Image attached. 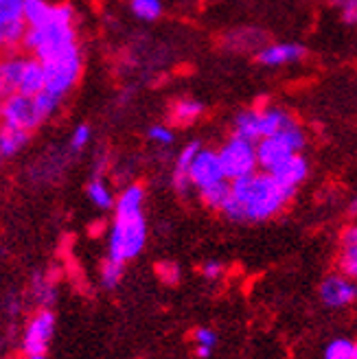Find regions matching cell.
Segmentation results:
<instances>
[{
  "mask_svg": "<svg viewBox=\"0 0 357 359\" xmlns=\"http://www.w3.org/2000/svg\"><path fill=\"white\" fill-rule=\"evenodd\" d=\"M90 128L88 125H77L73 136H70V149L73 151H81L86 145H88V140H90Z\"/></svg>",
  "mask_w": 357,
  "mask_h": 359,
  "instance_id": "f546056e",
  "label": "cell"
},
{
  "mask_svg": "<svg viewBox=\"0 0 357 359\" xmlns=\"http://www.w3.org/2000/svg\"><path fill=\"white\" fill-rule=\"evenodd\" d=\"M77 35L73 25H62V22H46L40 27H29L25 33V46L35 53L42 64L62 55V53L77 46Z\"/></svg>",
  "mask_w": 357,
  "mask_h": 359,
  "instance_id": "3957f363",
  "label": "cell"
},
{
  "mask_svg": "<svg viewBox=\"0 0 357 359\" xmlns=\"http://www.w3.org/2000/svg\"><path fill=\"white\" fill-rule=\"evenodd\" d=\"M55 333V313L50 309H42L35 313L22 335V351L25 355H44L48 342Z\"/></svg>",
  "mask_w": 357,
  "mask_h": 359,
  "instance_id": "ba28073f",
  "label": "cell"
},
{
  "mask_svg": "<svg viewBox=\"0 0 357 359\" xmlns=\"http://www.w3.org/2000/svg\"><path fill=\"white\" fill-rule=\"evenodd\" d=\"M29 142V132L20 128H11V125H0V163H5L7 158L22 151Z\"/></svg>",
  "mask_w": 357,
  "mask_h": 359,
  "instance_id": "ac0fdd59",
  "label": "cell"
},
{
  "mask_svg": "<svg viewBox=\"0 0 357 359\" xmlns=\"http://www.w3.org/2000/svg\"><path fill=\"white\" fill-rule=\"evenodd\" d=\"M217 156H220V165H222L226 180H237V177L255 173L259 169L257 142H250L239 136H230L217 151Z\"/></svg>",
  "mask_w": 357,
  "mask_h": 359,
  "instance_id": "8992f818",
  "label": "cell"
},
{
  "mask_svg": "<svg viewBox=\"0 0 357 359\" xmlns=\"http://www.w3.org/2000/svg\"><path fill=\"white\" fill-rule=\"evenodd\" d=\"M349 212H351V215H357V197H355V200L351 202V206H349Z\"/></svg>",
  "mask_w": 357,
  "mask_h": 359,
  "instance_id": "8d00e7d4",
  "label": "cell"
},
{
  "mask_svg": "<svg viewBox=\"0 0 357 359\" xmlns=\"http://www.w3.org/2000/svg\"><path fill=\"white\" fill-rule=\"evenodd\" d=\"M123 269H125V263H119L114 259H105L103 265H101V285L105 290H114V287L121 283L123 278Z\"/></svg>",
  "mask_w": 357,
  "mask_h": 359,
  "instance_id": "d4e9b609",
  "label": "cell"
},
{
  "mask_svg": "<svg viewBox=\"0 0 357 359\" xmlns=\"http://www.w3.org/2000/svg\"><path fill=\"white\" fill-rule=\"evenodd\" d=\"M46 86V73H44V64L33 57L25 62V70H22V77L20 83H18V93L35 97L38 93H42Z\"/></svg>",
  "mask_w": 357,
  "mask_h": 359,
  "instance_id": "e0dca14e",
  "label": "cell"
},
{
  "mask_svg": "<svg viewBox=\"0 0 357 359\" xmlns=\"http://www.w3.org/2000/svg\"><path fill=\"white\" fill-rule=\"evenodd\" d=\"M142 202H145V189H142L140 184H130L119 195V200L114 202V212L116 215L142 212Z\"/></svg>",
  "mask_w": 357,
  "mask_h": 359,
  "instance_id": "ffe728a7",
  "label": "cell"
},
{
  "mask_svg": "<svg viewBox=\"0 0 357 359\" xmlns=\"http://www.w3.org/2000/svg\"><path fill=\"white\" fill-rule=\"evenodd\" d=\"M307 147V136L300 130V125L294 123L272 136H265L257 142V160L263 171L270 173L281 163H285L294 154H300Z\"/></svg>",
  "mask_w": 357,
  "mask_h": 359,
  "instance_id": "277c9868",
  "label": "cell"
},
{
  "mask_svg": "<svg viewBox=\"0 0 357 359\" xmlns=\"http://www.w3.org/2000/svg\"><path fill=\"white\" fill-rule=\"evenodd\" d=\"M294 197L292 191L281 187L272 173L255 171L250 175L230 180V195L220 212L230 222H265L278 215Z\"/></svg>",
  "mask_w": 357,
  "mask_h": 359,
  "instance_id": "6da1fadb",
  "label": "cell"
},
{
  "mask_svg": "<svg viewBox=\"0 0 357 359\" xmlns=\"http://www.w3.org/2000/svg\"><path fill=\"white\" fill-rule=\"evenodd\" d=\"M320 298L327 307H346V304H353L357 300V285L349 276H327L320 285Z\"/></svg>",
  "mask_w": 357,
  "mask_h": 359,
  "instance_id": "8fae6325",
  "label": "cell"
},
{
  "mask_svg": "<svg viewBox=\"0 0 357 359\" xmlns=\"http://www.w3.org/2000/svg\"><path fill=\"white\" fill-rule=\"evenodd\" d=\"M270 173L281 187L296 193V189L305 182L307 175H309V163H307V158L302 154H294L292 158H288L285 163H281Z\"/></svg>",
  "mask_w": 357,
  "mask_h": 359,
  "instance_id": "4fadbf2b",
  "label": "cell"
},
{
  "mask_svg": "<svg viewBox=\"0 0 357 359\" xmlns=\"http://www.w3.org/2000/svg\"><path fill=\"white\" fill-rule=\"evenodd\" d=\"M15 90L9 86V81H7V77H5V70H3V64H0V101L3 99H7L9 95H13Z\"/></svg>",
  "mask_w": 357,
  "mask_h": 359,
  "instance_id": "e575fe53",
  "label": "cell"
},
{
  "mask_svg": "<svg viewBox=\"0 0 357 359\" xmlns=\"http://www.w3.org/2000/svg\"><path fill=\"white\" fill-rule=\"evenodd\" d=\"M25 0H0V35H3V46H15L25 40L27 22L22 18Z\"/></svg>",
  "mask_w": 357,
  "mask_h": 359,
  "instance_id": "9c48e42d",
  "label": "cell"
},
{
  "mask_svg": "<svg viewBox=\"0 0 357 359\" xmlns=\"http://www.w3.org/2000/svg\"><path fill=\"white\" fill-rule=\"evenodd\" d=\"M307 57V48L296 42H278V44H265L257 53V62L265 68H278Z\"/></svg>",
  "mask_w": 357,
  "mask_h": 359,
  "instance_id": "7c38bea8",
  "label": "cell"
},
{
  "mask_svg": "<svg viewBox=\"0 0 357 359\" xmlns=\"http://www.w3.org/2000/svg\"><path fill=\"white\" fill-rule=\"evenodd\" d=\"M294 123L296 118L288 110H283V107H276V105L261 107V110H257V136L261 140L265 136H272L285 128H290Z\"/></svg>",
  "mask_w": 357,
  "mask_h": 359,
  "instance_id": "5bb4252c",
  "label": "cell"
},
{
  "mask_svg": "<svg viewBox=\"0 0 357 359\" xmlns=\"http://www.w3.org/2000/svg\"><path fill=\"white\" fill-rule=\"evenodd\" d=\"M158 274H160V278H163L165 283H169V285L180 280V269H177L175 263H160L158 265Z\"/></svg>",
  "mask_w": 357,
  "mask_h": 359,
  "instance_id": "1f68e13d",
  "label": "cell"
},
{
  "mask_svg": "<svg viewBox=\"0 0 357 359\" xmlns=\"http://www.w3.org/2000/svg\"><path fill=\"white\" fill-rule=\"evenodd\" d=\"M86 195H88V200H90L97 208H103V210H108L114 206V195L110 193V189L105 187V182L101 177L95 175V180H90L86 187Z\"/></svg>",
  "mask_w": 357,
  "mask_h": 359,
  "instance_id": "603a6c76",
  "label": "cell"
},
{
  "mask_svg": "<svg viewBox=\"0 0 357 359\" xmlns=\"http://www.w3.org/2000/svg\"><path fill=\"white\" fill-rule=\"evenodd\" d=\"M195 353H198L200 359H208L210 353H213V348H210V346H198V351H195Z\"/></svg>",
  "mask_w": 357,
  "mask_h": 359,
  "instance_id": "d590c367",
  "label": "cell"
},
{
  "mask_svg": "<svg viewBox=\"0 0 357 359\" xmlns=\"http://www.w3.org/2000/svg\"><path fill=\"white\" fill-rule=\"evenodd\" d=\"M228 195H230V180H222V182L210 184V187L200 191L202 202L213 210H222V206L228 200Z\"/></svg>",
  "mask_w": 357,
  "mask_h": 359,
  "instance_id": "cb8c5ba5",
  "label": "cell"
},
{
  "mask_svg": "<svg viewBox=\"0 0 357 359\" xmlns=\"http://www.w3.org/2000/svg\"><path fill=\"white\" fill-rule=\"evenodd\" d=\"M189 180H191V187H195L198 191L226 180V175L222 171V165H220L217 151L200 149L198 156H195V160H193L191 169H189Z\"/></svg>",
  "mask_w": 357,
  "mask_h": 359,
  "instance_id": "30bf717a",
  "label": "cell"
},
{
  "mask_svg": "<svg viewBox=\"0 0 357 359\" xmlns=\"http://www.w3.org/2000/svg\"><path fill=\"white\" fill-rule=\"evenodd\" d=\"M25 359H46L44 355H27Z\"/></svg>",
  "mask_w": 357,
  "mask_h": 359,
  "instance_id": "74e56055",
  "label": "cell"
},
{
  "mask_svg": "<svg viewBox=\"0 0 357 359\" xmlns=\"http://www.w3.org/2000/svg\"><path fill=\"white\" fill-rule=\"evenodd\" d=\"M0 46H3V35H0Z\"/></svg>",
  "mask_w": 357,
  "mask_h": 359,
  "instance_id": "ab89813d",
  "label": "cell"
},
{
  "mask_svg": "<svg viewBox=\"0 0 357 359\" xmlns=\"http://www.w3.org/2000/svg\"><path fill=\"white\" fill-rule=\"evenodd\" d=\"M351 359H357V344H355V348H353V355H351Z\"/></svg>",
  "mask_w": 357,
  "mask_h": 359,
  "instance_id": "f35d334b",
  "label": "cell"
},
{
  "mask_svg": "<svg viewBox=\"0 0 357 359\" xmlns=\"http://www.w3.org/2000/svg\"><path fill=\"white\" fill-rule=\"evenodd\" d=\"M0 112H3V103H0Z\"/></svg>",
  "mask_w": 357,
  "mask_h": 359,
  "instance_id": "60d3db41",
  "label": "cell"
},
{
  "mask_svg": "<svg viewBox=\"0 0 357 359\" xmlns=\"http://www.w3.org/2000/svg\"><path fill=\"white\" fill-rule=\"evenodd\" d=\"M50 13H53V7L46 0H25L22 18L27 27H40V25L50 22Z\"/></svg>",
  "mask_w": 357,
  "mask_h": 359,
  "instance_id": "7402d4cb",
  "label": "cell"
},
{
  "mask_svg": "<svg viewBox=\"0 0 357 359\" xmlns=\"http://www.w3.org/2000/svg\"><path fill=\"white\" fill-rule=\"evenodd\" d=\"M145 241H147V224L142 212L116 215L110 230L108 257L119 263H128L142 252Z\"/></svg>",
  "mask_w": 357,
  "mask_h": 359,
  "instance_id": "7a4b0ae2",
  "label": "cell"
},
{
  "mask_svg": "<svg viewBox=\"0 0 357 359\" xmlns=\"http://www.w3.org/2000/svg\"><path fill=\"white\" fill-rule=\"evenodd\" d=\"M222 272H224V265H222L220 261H206V263L202 265V274H204L206 278H210V280L220 278Z\"/></svg>",
  "mask_w": 357,
  "mask_h": 359,
  "instance_id": "836d02e7",
  "label": "cell"
},
{
  "mask_svg": "<svg viewBox=\"0 0 357 359\" xmlns=\"http://www.w3.org/2000/svg\"><path fill=\"white\" fill-rule=\"evenodd\" d=\"M331 5L340 11L346 25H357V0H331Z\"/></svg>",
  "mask_w": 357,
  "mask_h": 359,
  "instance_id": "f1b7e54d",
  "label": "cell"
},
{
  "mask_svg": "<svg viewBox=\"0 0 357 359\" xmlns=\"http://www.w3.org/2000/svg\"><path fill=\"white\" fill-rule=\"evenodd\" d=\"M202 149V145L198 140H191L189 145H184V149L177 154L175 158V169H173V187L177 193H187L191 189V180H189V169L193 165L195 156Z\"/></svg>",
  "mask_w": 357,
  "mask_h": 359,
  "instance_id": "2e32d148",
  "label": "cell"
},
{
  "mask_svg": "<svg viewBox=\"0 0 357 359\" xmlns=\"http://www.w3.org/2000/svg\"><path fill=\"white\" fill-rule=\"evenodd\" d=\"M35 103H38V110H40V114H42L44 121H46V118L53 116V112H55L58 107H60L62 99L55 97V95H50V93H46V90H42V93L35 95Z\"/></svg>",
  "mask_w": 357,
  "mask_h": 359,
  "instance_id": "83f0119b",
  "label": "cell"
},
{
  "mask_svg": "<svg viewBox=\"0 0 357 359\" xmlns=\"http://www.w3.org/2000/svg\"><path fill=\"white\" fill-rule=\"evenodd\" d=\"M267 35L261 29H235L228 35H224V48L226 50H237V53H259L265 46Z\"/></svg>",
  "mask_w": 357,
  "mask_h": 359,
  "instance_id": "9a60e30c",
  "label": "cell"
},
{
  "mask_svg": "<svg viewBox=\"0 0 357 359\" xmlns=\"http://www.w3.org/2000/svg\"><path fill=\"white\" fill-rule=\"evenodd\" d=\"M147 136H149V140L158 142V145H171L173 142V132L167 128V125H154V128H149Z\"/></svg>",
  "mask_w": 357,
  "mask_h": 359,
  "instance_id": "4dcf8cb0",
  "label": "cell"
},
{
  "mask_svg": "<svg viewBox=\"0 0 357 359\" xmlns=\"http://www.w3.org/2000/svg\"><path fill=\"white\" fill-rule=\"evenodd\" d=\"M353 348H355V342H351L346 337L331 339L325 348V359H351Z\"/></svg>",
  "mask_w": 357,
  "mask_h": 359,
  "instance_id": "4316f807",
  "label": "cell"
},
{
  "mask_svg": "<svg viewBox=\"0 0 357 359\" xmlns=\"http://www.w3.org/2000/svg\"><path fill=\"white\" fill-rule=\"evenodd\" d=\"M81 70H83L81 50H79V46H73L70 50L62 53V55L44 62V73H46L44 90L64 99L68 95V90L77 83Z\"/></svg>",
  "mask_w": 357,
  "mask_h": 359,
  "instance_id": "5b68a950",
  "label": "cell"
},
{
  "mask_svg": "<svg viewBox=\"0 0 357 359\" xmlns=\"http://www.w3.org/2000/svg\"><path fill=\"white\" fill-rule=\"evenodd\" d=\"M0 121L11 128H20V130H35L38 125H42L44 116L38 110V103L35 97L22 95V93H13L3 101V112H0Z\"/></svg>",
  "mask_w": 357,
  "mask_h": 359,
  "instance_id": "52a82bcc",
  "label": "cell"
},
{
  "mask_svg": "<svg viewBox=\"0 0 357 359\" xmlns=\"http://www.w3.org/2000/svg\"><path fill=\"white\" fill-rule=\"evenodd\" d=\"M195 342H198V346H215L217 342V333L208 329V327H200L198 331H195Z\"/></svg>",
  "mask_w": 357,
  "mask_h": 359,
  "instance_id": "d6a6232c",
  "label": "cell"
},
{
  "mask_svg": "<svg viewBox=\"0 0 357 359\" xmlns=\"http://www.w3.org/2000/svg\"><path fill=\"white\" fill-rule=\"evenodd\" d=\"M340 267L344 276L357 280V226H351L342 235V255H340Z\"/></svg>",
  "mask_w": 357,
  "mask_h": 359,
  "instance_id": "d6986e66",
  "label": "cell"
},
{
  "mask_svg": "<svg viewBox=\"0 0 357 359\" xmlns=\"http://www.w3.org/2000/svg\"><path fill=\"white\" fill-rule=\"evenodd\" d=\"M204 114V105L195 99H180L171 107V118L180 125H191Z\"/></svg>",
  "mask_w": 357,
  "mask_h": 359,
  "instance_id": "44dd1931",
  "label": "cell"
},
{
  "mask_svg": "<svg viewBox=\"0 0 357 359\" xmlns=\"http://www.w3.org/2000/svg\"><path fill=\"white\" fill-rule=\"evenodd\" d=\"M132 11L140 20L154 22L163 13V3L160 0H132Z\"/></svg>",
  "mask_w": 357,
  "mask_h": 359,
  "instance_id": "484cf974",
  "label": "cell"
}]
</instances>
